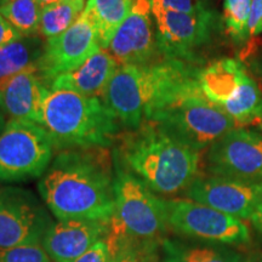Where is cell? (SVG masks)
<instances>
[{
	"instance_id": "d4e9b609",
	"label": "cell",
	"mask_w": 262,
	"mask_h": 262,
	"mask_svg": "<svg viewBox=\"0 0 262 262\" xmlns=\"http://www.w3.org/2000/svg\"><path fill=\"white\" fill-rule=\"evenodd\" d=\"M253 0H224V24L235 44L244 47L249 41L248 24Z\"/></svg>"
},
{
	"instance_id": "f546056e",
	"label": "cell",
	"mask_w": 262,
	"mask_h": 262,
	"mask_svg": "<svg viewBox=\"0 0 262 262\" xmlns=\"http://www.w3.org/2000/svg\"><path fill=\"white\" fill-rule=\"evenodd\" d=\"M22 34L15 27H12L0 14V48L5 47L10 42L17 40Z\"/></svg>"
},
{
	"instance_id": "7c38bea8",
	"label": "cell",
	"mask_w": 262,
	"mask_h": 262,
	"mask_svg": "<svg viewBox=\"0 0 262 262\" xmlns=\"http://www.w3.org/2000/svg\"><path fill=\"white\" fill-rule=\"evenodd\" d=\"M205 169L208 175L262 181V130H229L208 148Z\"/></svg>"
},
{
	"instance_id": "484cf974",
	"label": "cell",
	"mask_w": 262,
	"mask_h": 262,
	"mask_svg": "<svg viewBox=\"0 0 262 262\" xmlns=\"http://www.w3.org/2000/svg\"><path fill=\"white\" fill-rule=\"evenodd\" d=\"M0 262H52L41 244L0 249Z\"/></svg>"
},
{
	"instance_id": "e575fe53",
	"label": "cell",
	"mask_w": 262,
	"mask_h": 262,
	"mask_svg": "<svg viewBox=\"0 0 262 262\" xmlns=\"http://www.w3.org/2000/svg\"><path fill=\"white\" fill-rule=\"evenodd\" d=\"M258 120L262 122V108H261V112H260V116H258Z\"/></svg>"
},
{
	"instance_id": "8992f818",
	"label": "cell",
	"mask_w": 262,
	"mask_h": 262,
	"mask_svg": "<svg viewBox=\"0 0 262 262\" xmlns=\"http://www.w3.org/2000/svg\"><path fill=\"white\" fill-rule=\"evenodd\" d=\"M116 210L111 229L142 241L163 242L168 237L165 202L133 173L113 153Z\"/></svg>"
},
{
	"instance_id": "5b68a950",
	"label": "cell",
	"mask_w": 262,
	"mask_h": 262,
	"mask_svg": "<svg viewBox=\"0 0 262 262\" xmlns=\"http://www.w3.org/2000/svg\"><path fill=\"white\" fill-rule=\"evenodd\" d=\"M149 122L199 153L237 126L231 117L206 100L199 86L164 104Z\"/></svg>"
},
{
	"instance_id": "4fadbf2b",
	"label": "cell",
	"mask_w": 262,
	"mask_h": 262,
	"mask_svg": "<svg viewBox=\"0 0 262 262\" xmlns=\"http://www.w3.org/2000/svg\"><path fill=\"white\" fill-rule=\"evenodd\" d=\"M100 50L96 26L83 11L67 31L45 41L37 72L49 88L57 77L79 68Z\"/></svg>"
},
{
	"instance_id": "277c9868",
	"label": "cell",
	"mask_w": 262,
	"mask_h": 262,
	"mask_svg": "<svg viewBox=\"0 0 262 262\" xmlns=\"http://www.w3.org/2000/svg\"><path fill=\"white\" fill-rule=\"evenodd\" d=\"M40 125L55 150L108 148L119 137L120 123L101 97L68 90H50Z\"/></svg>"
},
{
	"instance_id": "3957f363",
	"label": "cell",
	"mask_w": 262,
	"mask_h": 262,
	"mask_svg": "<svg viewBox=\"0 0 262 262\" xmlns=\"http://www.w3.org/2000/svg\"><path fill=\"white\" fill-rule=\"evenodd\" d=\"M114 156L156 194L186 191L199 175V152L180 143L149 120L119 135Z\"/></svg>"
},
{
	"instance_id": "9c48e42d",
	"label": "cell",
	"mask_w": 262,
	"mask_h": 262,
	"mask_svg": "<svg viewBox=\"0 0 262 262\" xmlns=\"http://www.w3.org/2000/svg\"><path fill=\"white\" fill-rule=\"evenodd\" d=\"M169 231L182 238L241 247L250 242V229L241 219L188 198L164 199Z\"/></svg>"
},
{
	"instance_id": "ac0fdd59",
	"label": "cell",
	"mask_w": 262,
	"mask_h": 262,
	"mask_svg": "<svg viewBox=\"0 0 262 262\" xmlns=\"http://www.w3.org/2000/svg\"><path fill=\"white\" fill-rule=\"evenodd\" d=\"M119 64L108 50L101 49L79 68L57 77L49 90H68L84 96L102 98Z\"/></svg>"
},
{
	"instance_id": "f1b7e54d",
	"label": "cell",
	"mask_w": 262,
	"mask_h": 262,
	"mask_svg": "<svg viewBox=\"0 0 262 262\" xmlns=\"http://www.w3.org/2000/svg\"><path fill=\"white\" fill-rule=\"evenodd\" d=\"M262 28V0H253L251 2L250 17H249L248 31L249 37L255 38L261 34ZM249 39V40H250Z\"/></svg>"
},
{
	"instance_id": "44dd1931",
	"label": "cell",
	"mask_w": 262,
	"mask_h": 262,
	"mask_svg": "<svg viewBox=\"0 0 262 262\" xmlns=\"http://www.w3.org/2000/svg\"><path fill=\"white\" fill-rule=\"evenodd\" d=\"M44 45L40 35H22L0 48V79L37 66Z\"/></svg>"
},
{
	"instance_id": "4dcf8cb0",
	"label": "cell",
	"mask_w": 262,
	"mask_h": 262,
	"mask_svg": "<svg viewBox=\"0 0 262 262\" xmlns=\"http://www.w3.org/2000/svg\"><path fill=\"white\" fill-rule=\"evenodd\" d=\"M250 221H251V224H253L254 228L256 229L258 233L262 235V198H261V201L258 202V204L256 206V209H255L254 214L251 215Z\"/></svg>"
},
{
	"instance_id": "4316f807",
	"label": "cell",
	"mask_w": 262,
	"mask_h": 262,
	"mask_svg": "<svg viewBox=\"0 0 262 262\" xmlns=\"http://www.w3.org/2000/svg\"><path fill=\"white\" fill-rule=\"evenodd\" d=\"M149 2L158 4L170 11L188 15L204 14L212 10L209 4V0H149Z\"/></svg>"
},
{
	"instance_id": "ffe728a7",
	"label": "cell",
	"mask_w": 262,
	"mask_h": 262,
	"mask_svg": "<svg viewBox=\"0 0 262 262\" xmlns=\"http://www.w3.org/2000/svg\"><path fill=\"white\" fill-rule=\"evenodd\" d=\"M135 0H88L84 12L96 26L101 49L107 50L123 22L129 16Z\"/></svg>"
},
{
	"instance_id": "8fae6325",
	"label": "cell",
	"mask_w": 262,
	"mask_h": 262,
	"mask_svg": "<svg viewBox=\"0 0 262 262\" xmlns=\"http://www.w3.org/2000/svg\"><path fill=\"white\" fill-rule=\"evenodd\" d=\"M52 220L34 193L18 187L0 189V249L41 244Z\"/></svg>"
},
{
	"instance_id": "603a6c76",
	"label": "cell",
	"mask_w": 262,
	"mask_h": 262,
	"mask_svg": "<svg viewBox=\"0 0 262 262\" xmlns=\"http://www.w3.org/2000/svg\"><path fill=\"white\" fill-rule=\"evenodd\" d=\"M85 0H58L41 10L39 34L44 39H51L67 31L83 14Z\"/></svg>"
},
{
	"instance_id": "d6a6232c",
	"label": "cell",
	"mask_w": 262,
	"mask_h": 262,
	"mask_svg": "<svg viewBox=\"0 0 262 262\" xmlns=\"http://www.w3.org/2000/svg\"><path fill=\"white\" fill-rule=\"evenodd\" d=\"M38 2H39V4H40L41 9H42V8H45V6L52 4V3L58 2V0H38Z\"/></svg>"
},
{
	"instance_id": "8d00e7d4",
	"label": "cell",
	"mask_w": 262,
	"mask_h": 262,
	"mask_svg": "<svg viewBox=\"0 0 262 262\" xmlns=\"http://www.w3.org/2000/svg\"><path fill=\"white\" fill-rule=\"evenodd\" d=\"M261 35H262V28H261Z\"/></svg>"
},
{
	"instance_id": "2e32d148",
	"label": "cell",
	"mask_w": 262,
	"mask_h": 262,
	"mask_svg": "<svg viewBox=\"0 0 262 262\" xmlns=\"http://www.w3.org/2000/svg\"><path fill=\"white\" fill-rule=\"evenodd\" d=\"M111 233V221L57 220L45 233L41 245L52 262H70L86 253Z\"/></svg>"
},
{
	"instance_id": "6da1fadb",
	"label": "cell",
	"mask_w": 262,
	"mask_h": 262,
	"mask_svg": "<svg viewBox=\"0 0 262 262\" xmlns=\"http://www.w3.org/2000/svg\"><path fill=\"white\" fill-rule=\"evenodd\" d=\"M116 172L108 148L61 150L38 183L40 196L57 220H112Z\"/></svg>"
},
{
	"instance_id": "836d02e7",
	"label": "cell",
	"mask_w": 262,
	"mask_h": 262,
	"mask_svg": "<svg viewBox=\"0 0 262 262\" xmlns=\"http://www.w3.org/2000/svg\"><path fill=\"white\" fill-rule=\"evenodd\" d=\"M248 262H262V257L261 258H257V260H250V261H248Z\"/></svg>"
},
{
	"instance_id": "e0dca14e",
	"label": "cell",
	"mask_w": 262,
	"mask_h": 262,
	"mask_svg": "<svg viewBox=\"0 0 262 262\" xmlns=\"http://www.w3.org/2000/svg\"><path fill=\"white\" fill-rule=\"evenodd\" d=\"M49 88L37 72V66L0 79V111L9 120L40 124Z\"/></svg>"
},
{
	"instance_id": "7a4b0ae2",
	"label": "cell",
	"mask_w": 262,
	"mask_h": 262,
	"mask_svg": "<svg viewBox=\"0 0 262 262\" xmlns=\"http://www.w3.org/2000/svg\"><path fill=\"white\" fill-rule=\"evenodd\" d=\"M199 71L195 64L171 58L142 66H119L102 100L120 125L137 129L169 101L199 86Z\"/></svg>"
},
{
	"instance_id": "d6986e66",
	"label": "cell",
	"mask_w": 262,
	"mask_h": 262,
	"mask_svg": "<svg viewBox=\"0 0 262 262\" xmlns=\"http://www.w3.org/2000/svg\"><path fill=\"white\" fill-rule=\"evenodd\" d=\"M160 262H243L232 247L187 238L166 237L160 247Z\"/></svg>"
},
{
	"instance_id": "83f0119b",
	"label": "cell",
	"mask_w": 262,
	"mask_h": 262,
	"mask_svg": "<svg viewBox=\"0 0 262 262\" xmlns=\"http://www.w3.org/2000/svg\"><path fill=\"white\" fill-rule=\"evenodd\" d=\"M70 262H112V250L107 239L98 242L86 253Z\"/></svg>"
},
{
	"instance_id": "30bf717a",
	"label": "cell",
	"mask_w": 262,
	"mask_h": 262,
	"mask_svg": "<svg viewBox=\"0 0 262 262\" xmlns=\"http://www.w3.org/2000/svg\"><path fill=\"white\" fill-rule=\"evenodd\" d=\"M150 11L162 56L195 64L198 51L211 41L217 26V15L214 10L188 15L170 11L150 3Z\"/></svg>"
},
{
	"instance_id": "cb8c5ba5",
	"label": "cell",
	"mask_w": 262,
	"mask_h": 262,
	"mask_svg": "<svg viewBox=\"0 0 262 262\" xmlns=\"http://www.w3.org/2000/svg\"><path fill=\"white\" fill-rule=\"evenodd\" d=\"M41 6L38 0H9L0 5V14L22 35L39 34Z\"/></svg>"
},
{
	"instance_id": "52a82bcc",
	"label": "cell",
	"mask_w": 262,
	"mask_h": 262,
	"mask_svg": "<svg viewBox=\"0 0 262 262\" xmlns=\"http://www.w3.org/2000/svg\"><path fill=\"white\" fill-rule=\"evenodd\" d=\"M198 83L206 100L232 118L247 125L258 120L262 91L245 66L234 58H219L201 68Z\"/></svg>"
},
{
	"instance_id": "ba28073f",
	"label": "cell",
	"mask_w": 262,
	"mask_h": 262,
	"mask_svg": "<svg viewBox=\"0 0 262 262\" xmlns=\"http://www.w3.org/2000/svg\"><path fill=\"white\" fill-rule=\"evenodd\" d=\"M54 152V143L40 124L9 120L0 133V180L21 182L41 178Z\"/></svg>"
},
{
	"instance_id": "1f68e13d",
	"label": "cell",
	"mask_w": 262,
	"mask_h": 262,
	"mask_svg": "<svg viewBox=\"0 0 262 262\" xmlns=\"http://www.w3.org/2000/svg\"><path fill=\"white\" fill-rule=\"evenodd\" d=\"M6 123H8V119H6L4 114H3L2 111H0V133H2L3 129H4V127H5Z\"/></svg>"
},
{
	"instance_id": "9a60e30c",
	"label": "cell",
	"mask_w": 262,
	"mask_h": 262,
	"mask_svg": "<svg viewBox=\"0 0 262 262\" xmlns=\"http://www.w3.org/2000/svg\"><path fill=\"white\" fill-rule=\"evenodd\" d=\"M119 66H142L164 58L160 54L149 0H135L107 49Z\"/></svg>"
},
{
	"instance_id": "d590c367",
	"label": "cell",
	"mask_w": 262,
	"mask_h": 262,
	"mask_svg": "<svg viewBox=\"0 0 262 262\" xmlns=\"http://www.w3.org/2000/svg\"><path fill=\"white\" fill-rule=\"evenodd\" d=\"M6 2H9V0H0V5H3V4H5Z\"/></svg>"
},
{
	"instance_id": "7402d4cb",
	"label": "cell",
	"mask_w": 262,
	"mask_h": 262,
	"mask_svg": "<svg viewBox=\"0 0 262 262\" xmlns=\"http://www.w3.org/2000/svg\"><path fill=\"white\" fill-rule=\"evenodd\" d=\"M107 241L112 262H160L162 242L142 241L112 229Z\"/></svg>"
},
{
	"instance_id": "5bb4252c",
	"label": "cell",
	"mask_w": 262,
	"mask_h": 262,
	"mask_svg": "<svg viewBox=\"0 0 262 262\" xmlns=\"http://www.w3.org/2000/svg\"><path fill=\"white\" fill-rule=\"evenodd\" d=\"M186 198L225 214L250 220L262 198V181L198 175L185 191Z\"/></svg>"
}]
</instances>
